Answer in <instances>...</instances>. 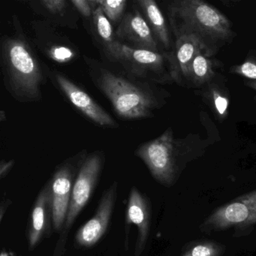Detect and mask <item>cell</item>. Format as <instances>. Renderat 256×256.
Wrapping results in <instances>:
<instances>
[{
  "instance_id": "5bb4252c",
  "label": "cell",
  "mask_w": 256,
  "mask_h": 256,
  "mask_svg": "<svg viewBox=\"0 0 256 256\" xmlns=\"http://www.w3.org/2000/svg\"><path fill=\"white\" fill-rule=\"evenodd\" d=\"M53 226V204L50 180L37 196L28 226V246L34 250L43 240L52 235Z\"/></svg>"
},
{
  "instance_id": "2e32d148",
  "label": "cell",
  "mask_w": 256,
  "mask_h": 256,
  "mask_svg": "<svg viewBox=\"0 0 256 256\" xmlns=\"http://www.w3.org/2000/svg\"><path fill=\"white\" fill-rule=\"evenodd\" d=\"M200 50H202L200 44L193 37L176 38L174 52L172 53L174 80H178L180 76L188 78L192 62Z\"/></svg>"
},
{
  "instance_id": "8fae6325",
  "label": "cell",
  "mask_w": 256,
  "mask_h": 256,
  "mask_svg": "<svg viewBox=\"0 0 256 256\" xmlns=\"http://www.w3.org/2000/svg\"><path fill=\"white\" fill-rule=\"evenodd\" d=\"M152 208L149 198L136 187L130 190L128 204L126 210L125 238L124 246L128 250L131 224L138 228L137 240L134 247V256H140L146 247L150 229Z\"/></svg>"
},
{
  "instance_id": "30bf717a",
  "label": "cell",
  "mask_w": 256,
  "mask_h": 256,
  "mask_svg": "<svg viewBox=\"0 0 256 256\" xmlns=\"http://www.w3.org/2000/svg\"><path fill=\"white\" fill-rule=\"evenodd\" d=\"M256 224V190L244 194L214 211L202 224L204 232Z\"/></svg>"
},
{
  "instance_id": "9c48e42d",
  "label": "cell",
  "mask_w": 256,
  "mask_h": 256,
  "mask_svg": "<svg viewBox=\"0 0 256 256\" xmlns=\"http://www.w3.org/2000/svg\"><path fill=\"white\" fill-rule=\"evenodd\" d=\"M32 42L43 56L58 64H67L78 59V47L56 26L44 20H32Z\"/></svg>"
},
{
  "instance_id": "ffe728a7",
  "label": "cell",
  "mask_w": 256,
  "mask_h": 256,
  "mask_svg": "<svg viewBox=\"0 0 256 256\" xmlns=\"http://www.w3.org/2000/svg\"><path fill=\"white\" fill-rule=\"evenodd\" d=\"M98 5L102 10L112 25L116 24L122 20L125 16L127 1L126 0H97Z\"/></svg>"
},
{
  "instance_id": "d4e9b609",
  "label": "cell",
  "mask_w": 256,
  "mask_h": 256,
  "mask_svg": "<svg viewBox=\"0 0 256 256\" xmlns=\"http://www.w3.org/2000/svg\"><path fill=\"white\" fill-rule=\"evenodd\" d=\"M16 164V161L14 160H2L0 162V179L2 180L8 174Z\"/></svg>"
},
{
  "instance_id": "7c38bea8",
  "label": "cell",
  "mask_w": 256,
  "mask_h": 256,
  "mask_svg": "<svg viewBox=\"0 0 256 256\" xmlns=\"http://www.w3.org/2000/svg\"><path fill=\"white\" fill-rule=\"evenodd\" d=\"M116 181L104 192L92 218L78 230L76 242L78 246L90 248L95 246L107 232L118 198Z\"/></svg>"
},
{
  "instance_id": "9a60e30c",
  "label": "cell",
  "mask_w": 256,
  "mask_h": 256,
  "mask_svg": "<svg viewBox=\"0 0 256 256\" xmlns=\"http://www.w3.org/2000/svg\"><path fill=\"white\" fill-rule=\"evenodd\" d=\"M28 4L34 14L56 28L78 29L80 17L71 0H31Z\"/></svg>"
},
{
  "instance_id": "6da1fadb",
  "label": "cell",
  "mask_w": 256,
  "mask_h": 256,
  "mask_svg": "<svg viewBox=\"0 0 256 256\" xmlns=\"http://www.w3.org/2000/svg\"><path fill=\"white\" fill-rule=\"evenodd\" d=\"M0 67L4 88L14 100L32 103L42 100V88L48 79L46 64L17 14L12 16L11 31L0 40Z\"/></svg>"
},
{
  "instance_id": "44dd1931",
  "label": "cell",
  "mask_w": 256,
  "mask_h": 256,
  "mask_svg": "<svg viewBox=\"0 0 256 256\" xmlns=\"http://www.w3.org/2000/svg\"><path fill=\"white\" fill-rule=\"evenodd\" d=\"M223 248L212 241H200L191 244L181 256H221Z\"/></svg>"
},
{
  "instance_id": "7402d4cb",
  "label": "cell",
  "mask_w": 256,
  "mask_h": 256,
  "mask_svg": "<svg viewBox=\"0 0 256 256\" xmlns=\"http://www.w3.org/2000/svg\"><path fill=\"white\" fill-rule=\"evenodd\" d=\"M71 2L78 12L80 17L86 20V23L90 24L91 30L95 8L94 0H71Z\"/></svg>"
},
{
  "instance_id": "5b68a950",
  "label": "cell",
  "mask_w": 256,
  "mask_h": 256,
  "mask_svg": "<svg viewBox=\"0 0 256 256\" xmlns=\"http://www.w3.org/2000/svg\"><path fill=\"white\" fill-rule=\"evenodd\" d=\"M181 144L172 128L150 142L142 144L134 155L144 162L152 178L161 185L170 187L176 182L182 166Z\"/></svg>"
},
{
  "instance_id": "ac0fdd59",
  "label": "cell",
  "mask_w": 256,
  "mask_h": 256,
  "mask_svg": "<svg viewBox=\"0 0 256 256\" xmlns=\"http://www.w3.org/2000/svg\"><path fill=\"white\" fill-rule=\"evenodd\" d=\"M94 2L95 8L90 34L95 38L100 48L101 49L116 41V36L115 30L113 29V25L103 12L97 0H94Z\"/></svg>"
},
{
  "instance_id": "cb8c5ba5",
  "label": "cell",
  "mask_w": 256,
  "mask_h": 256,
  "mask_svg": "<svg viewBox=\"0 0 256 256\" xmlns=\"http://www.w3.org/2000/svg\"><path fill=\"white\" fill-rule=\"evenodd\" d=\"M212 98H214V106L217 113L220 116H224L227 113L228 108V100L217 91L212 92Z\"/></svg>"
},
{
  "instance_id": "d6986e66",
  "label": "cell",
  "mask_w": 256,
  "mask_h": 256,
  "mask_svg": "<svg viewBox=\"0 0 256 256\" xmlns=\"http://www.w3.org/2000/svg\"><path fill=\"white\" fill-rule=\"evenodd\" d=\"M214 76L212 62L202 50L198 52L192 62L188 78L194 84L200 85L210 80Z\"/></svg>"
},
{
  "instance_id": "8992f818",
  "label": "cell",
  "mask_w": 256,
  "mask_h": 256,
  "mask_svg": "<svg viewBox=\"0 0 256 256\" xmlns=\"http://www.w3.org/2000/svg\"><path fill=\"white\" fill-rule=\"evenodd\" d=\"M106 162L102 150L88 154L74 182L66 218L54 247L53 256H62L66 250L70 230L84 208L86 206L98 184Z\"/></svg>"
},
{
  "instance_id": "484cf974",
  "label": "cell",
  "mask_w": 256,
  "mask_h": 256,
  "mask_svg": "<svg viewBox=\"0 0 256 256\" xmlns=\"http://www.w3.org/2000/svg\"><path fill=\"white\" fill-rule=\"evenodd\" d=\"M12 202L11 199L8 198L6 196H2V200H1V205H0V222H2L4 220V216L6 214L8 208L11 206Z\"/></svg>"
},
{
  "instance_id": "7a4b0ae2",
  "label": "cell",
  "mask_w": 256,
  "mask_h": 256,
  "mask_svg": "<svg viewBox=\"0 0 256 256\" xmlns=\"http://www.w3.org/2000/svg\"><path fill=\"white\" fill-rule=\"evenodd\" d=\"M92 83L109 100L115 113L126 120L152 118L162 98L150 82L107 68L97 60L84 56Z\"/></svg>"
},
{
  "instance_id": "f1b7e54d",
  "label": "cell",
  "mask_w": 256,
  "mask_h": 256,
  "mask_svg": "<svg viewBox=\"0 0 256 256\" xmlns=\"http://www.w3.org/2000/svg\"><path fill=\"white\" fill-rule=\"evenodd\" d=\"M248 84L250 88H252V89H254V90H256V82H250Z\"/></svg>"
},
{
  "instance_id": "3957f363",
  "label": "cell",
  "mask_w": 256,
  "mask_h": 256,
  "mask_svg": "<svg viewBox=\"0 0 256 256\" xmlns=\"http://www.w3.org/2000/svg\"><path fill=\"white\" fill-rule=\"evenodd\" d=\"M175 38L191 36L198 41L204 54H215L233 36L230 20L202 0H175L168 6Z\"/></svg>"
},
{
  "instance_id": "4fadbf2b",
  "label": "cell",
  "mask_w": 256,
  "mask_h": 256,
  "mask_svg": "<svg viewBox=\"0 0 256 256\" xmlns=\"http://www.w3.org/2000/svg\"><path fill=\"white\" fill-rule=\"evenodd\" d=\"M115 36L116 41L131 48L160 52L158 42L136 4L120 22Z\"/></svg>"
},
{
  "instance_id": "4316f807",
  "label": "cell",
  "mask_w": 256,
  "mask_h": 256,
  "mask_svg": "<svg viewBox=\"0 0 256 256\" xmlns=\"http://www.w3.org/2000/svg\"><path fill=\"white\" fill-rule=\"evenodd\" d=\"M6 113L5 110H0V122H5V121L6 120Z\"/></svg>"
},
{
  "instance_id": "e0dca14e",
  "label": "cell",
  "mask_w": 256,
  "mask_h": 256,
  "mask_svg": "<svg viewBox=\"0 0 256 256\" xmlns=\"http://www.w3.org/2000/svg\"><path fill=\"white\" fill-rule=\"evenodd\" d=\"M134 4L149 25L157 42H160L164 49H169L170 40L168 28L156 2L154 0H137Z\"/></svg>"
},
{
  "instance_id": "52a82bcc",
  "label": "cell",
  "mask_w": 256,
  "mask_h": 256,
  "mask_svg": "<svg viewBox=\"0 0 256 256\" xmlns=\"http://www.w3.org/2000/svg\"><path fill=\"white\" fill-rule=\"evenodd\" d=\"M88 152L82 150L58 164L50 179L53 204V226L60 232L65 223L73 186Z\"/></svg>"
},
{
  "instance_id": "603a6c76",
  "label": "cell",
  "mask_w": 256,
  "mask_h": 256,
  "mask_svg": "<svg viewBox=\"0 0 256 256\" xmlns=\"http://www.w3.org/2000/svg\"><path fill=\"white\" fill-rule=\"evenodd\" d=\"M233 72L246 78L256 80V62L250 60L246 61L241 65L235 66Z\"/></svg>"
},
{
  "instance_id": "83f0119b",
  "label": "cell",
  "mask_w": 256,
  "mask_h": 256,
  "mask_svg": "<svg viewBox=\"0 0 256 256\" xmlns=\"http://www.w3.org/2000/svg\"><path fill=\"white\" fill-rule=\"evenodd\" d=\"M0 256H16L13 252L8 251V250H2Z\"/></svg>"
},
{
  "instance_id": "ba28073f",
  "label": "cell",
  "mask_w": 256,
  "mask_h": 256,
  "mask_svg": "<svg viewBox=\"0 0 256 256\" xmlns=\"http://www.w3.org/2000/svg\"><path fill=\"white\" fill-rule=\"evenodd\" d=\"M46 73L53 86L84 116L102 128H119L118 122L84 90L66 76L47 65Z\"/></svg>"
},
{
  "instance_id": "277c9868",
  "label": "cell",
  "mask_w": 256,
  "mask_h": 256,
  "mask_svg": "<svg viewBox=\"0 0 256 256\" xmlns=\"http://www.w3.org/2000/svg\"><path fill=\"white\" fill-rule=\"evenodd\" d=\"M100 50L109 62L134 78L152 84L173 79L172 54L136 50L118 41Z\"/></svg>"
}]
</instances>
